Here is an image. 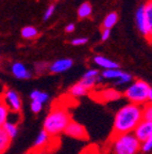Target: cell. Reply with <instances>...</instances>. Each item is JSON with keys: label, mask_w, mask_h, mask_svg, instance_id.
Returning <instances> with one entry per match:
<instances>
[{"label": "cell", "mask_w": 152, "mask_h": 154, "mask_svg": "<svg viewBox=\"0 0 152 154\" xmlns=\"http://www.w3.org/2000/svg\"><path fill=\"white\" fill-rule=\"evenodd\" d=\"M102 79L103 78L101 77V75H98V76H96V77H82L79 82L89 91V90L94 89Z\"/></svg>", "instance_id": "cell-14"}, {"label": "cell", "mask_w": 152, "mask_h": 154, "mask_svg": "<svg viewBox=\"0 0 152 154\" xmlns=\"http://www.w3.org/2000/svg\"><path fill=\"white\" fill-rule=\"evenodd\" d=\"M144 5V20H145L146 35L145 38L151 42L152 35V1L148 0Z\"/></svg>", "instance_id": "cell-9"}, {"label": "cell", "mask_w": 152, "mask_h": 154, "mask_svg": "<svg viewBox=\"0 0 152 154\" xmlns=\"http://www.w3.org/2000/svg\"><path fill=\"white\" fill-rule=\"evenodd\" d=\"M142 116L143 120L152 121V105L151 103H147L142 106Z\"/></svg>", "instance_id": "cell-25"}, {"label": "cell", "mask_w": 152, "mask_h": 154, "mask_svg": "<svg viewBox=\"0 0 152 154\" xmlns=\"http://www.w3.org/2000/svg\"><path fill=\"white\" fill-rule=\"evenodd\" d=\"M12 139L7 135L2 128H0V154H4L5 151L11 146Z\"/></svg>", "instance_id": "cell-17"}, {"label": "cell", "mask_w": 152, "mask_h": 154, "mask_svg": "<svg viewBox=\"0 0 152 154\" xmlns=\"http://www.w3.org/2000/svg\"><path fill=\"white\" fill-rule=\"evenodd\" d=\"M132 82V75L129 74V73L122 72L121 76L119 77L118 79H116L115 85H116V86H122V85L129 84V82Z\"/></svg>", "instance_id": "cell-27"}, {"label": "cell", "mask_w": 152, "mask_h": 154, "mask_svg": "<svg viewBox=\"0 0 152 154\" xmlns=\"http://www.w3.org/2000/svg\"><path fill=\"white\" fill-rule=\"evenodd\" d=\"M110 35H111V29H104L103 28L102 32H101V40H102L103 42L107 41L110 38Z\"/></svg>", "instance_id": "cell-33"}, {"label": "cell", "mask_w": 152, "mask_h": 154, "mask_svg": "<svg viewBox=\"0 0 152 154\" xmlns=\"http://www.w3.org/2000/svg\"><path fill=\"white\" fill-rule=\"evenodd\" d=\"M75 29H76V26H75L74 24H69L66 26V28H65V31L67 32V33H72V32L75 31Z\"/></svg>", "instance_id": "cell-35"}, {"label": "cell", "mask_w": 152, "mask_h": 154, "mask_svg": "<svg viewBox=\"0 0 152 154\" xmlns=\"http://www.w3.org/2000/svg\"><path fill=\"white\" fill-rule=\"evenodd\" d=\"M133 135L140 142L152 138V121L142 120L134 128Z\"/></svg>", "instance_id": "cell-7"}, {"label": "cell", "mask_w": 152, "mask_h": 154, "mask_svg": "<svg viewBox=\"0 0 152 154\" xmlns=\"http://www.w3.org/2000/svg\"><path fill=\"white\" fill-rule=\"evenodd\" d=\"M38 34V30L33 26H26L22 29V36L26 40H32L36 38Z\"/></svg>", "instance_id": "cell-23"}, {"label": "cell", "mask_w": 152, "mask_h": 154, "mask_svg": "<svg viewBox=\"0 0 152 154\" xmlns=\"http://www.w3.org/2000/svg\"><path fill=\"white\" fill-rule=\"evenodd\" d=\"M87 43V38H76L72 41V44L75 46H80V45H84V44Z\"/></svg>", "instance_id": "cell-31"}, {"label": "cell", "mask_w": 152, "mask_h": 154, "mask_svg": "<svg viewBox=\"0 0 152 154\" xmlns=\"http://www.w3.org/2000/svg\"><path fill=\"white\" fill-rule=\"evenodd\" d=\"M135 20H136V26H137L138 30L142 32L144 36L146 35V29H145V20H144V5H140L136 11L135 15Z\"/></svg>", "instance_id": "cell-15"}, {"label": "cell", "mask_w": 152, "mask_h": 154, "mask_svg": "<svg viewBox=\"0 0 152 154\" xmlns=\"http://www.w3.org/2000/svg\"><path fill=\"white\" fill-rule=\"evenodd\" d=\"M94 62L95 64H97L98 66L102 67L104 70H107V69H119V64L115 61L111 60L109 58L104 57V56H96L94 58Z\"/></svg>", "instance_id": "cell-13"}, {"label": "cell", "mask_w": 152, "mask_h": 154, "mask_svg": "<svg viewBox=\"0 0 152 154\" xmlns=\"http://www.w3.org/2000/svg\"><path fill=\"white\" fill-rule=\"evenodd\" d=\"M143 120L142 106L129 103L121 107L115 116L113 123V136L133 133L134 128Z\"/></svg>", "instance_id": "cell-1"}, {"label": "cell", "mask_w": 152, "mask_h": 154, "mask_svg": "<svg viewBox=\"0 0 152 154\" xmlns=\"http://www.w3.org/2000/svg\"><path fill=\"white\" fill-rule=\"evenodd\" d=\"M54 11H55V5H50L49 7L46 9L45 13H44V17H43L44 20H48V19H49L50 17L53 15Z\"/></svg>", "instance_id": "cell-29"}, {"label": "cell", "mask_w": 152, "mask_h": 154, "mask_svg": "<svg viewBox=\"0 0 152 154\" xmlns=\"http://www.w3.org/2000/svg\"><path fill=\"white\" fill-rule=\"evenodd\" d=\"M88 90L86 88H84L80 82H77L74 86L69 89V94L74 97H82V96H85L88 94Z\"/></svg>", "instance_id": "cell-16"}, {"label": "cell", "mask_w": 152, "mask_h": 154, "mask_svg": "<svg viewBox=\"0 0 152 154\" xmlns=\"http://www.w3.org/2000/svg\"><path fill=\"white\" fill-rule=\"evenodd\" d=\"M70 115L62 106H54L51 108L44 121V131L51 137H57L64 133L67 124L70 122Z\"/></svg>", "instance_id": "cell-2"}, {"label": "cell", "mask_w": 152, "mask_h": 154, "mask_svg": "<svg viewBox=\"0 0 152 154\" xmlns=\"http://www.w3.org/2000/svg\"><path fill=\"white\" fill-rule=\"evenodd\" d=\"M98 75H99V71L95 70V69H90V70L86 71L82 77H96Z\"/></svg>", "instance_id": "cell-32"}, {"label": "cell", "mask_w": 152, "mask_h": 154, "mask_svg": "<svg viewBox=\"0 0 152 154\" xmlns=\"http://www.w3.org/2000/svg\"><path fill=\"white\" fill-rule=\"evenodd\" d=\"M30 97H31L32 101H37L39 103L44 104L49 100V94L44 91H40V90H33L30 94Z\"/></svg>", "instance_id": "cell-22"}, {"label": "cell", "mask_w": 152, "mask_h": 154, "mask_svg": "<svg viewBox=\"0 0 152 154\" xmlns=\"http://www.w3.org/2000/svg\"><path fill=\"white\" fill-rule=\"evenodd\" d=\"M0 62H1V58H0Z\"/></svg>", "instance_id": "cell-36"}, {"label": "cell", "mask_w": 152, "mask_h": 154, "mask_svg": "<svg viewBox=\"0 0 152 154\" xmlns=\"http://www.w3.org/2000/svg\"><path fill=\"white\" fill-rule=\"evenodd\" d=\"M113 154H138L140 151V141L133 133L115 135L111 143Z\"/></svg>", "instance_id": "cell-4"}, {"label": "cell", "mask_w": 152, "mask_h": 154, "mask_svg": "<svg viewBox=\"0 0 152 154\" xmlns=\"http://www.w3.org/2000/svg\"><path fill=\"white\" fill-rule=\"evenodd\" d=\"M3 102L5 103L7 107L10 111H14V112H20L22 110V99L19 94L13 89H7L3 94L1 95Z\"/></svg>", "instance_id": "cell-5"}, {"label": "cell", "mask_w": 152, "mask_h": 154, "mask_svg": "<svg viewBox=\"0 0 152 154\" xmlns=\"http://www.w3.org/2000/svg\"><path fill=\"white\" fill-rule=\"evenodd\" d=\"M48 69H49V63L48 62L42 61V62H37L34 64V71H35V73L37 75L45 74V73L48 71Z\"/></svg>", "instance_id": "cell-26"}, {"label": "cell", "mask_w": 152, "mask_h": 154, "mask_svg": "<svg viewBox=\"0 0 152 154\" xmlns=\"http://www.w3.org/2000/svg\"><path fill=\"white\" fill-rule=\"evenodd\" d=\"M124 95L130 103L143 106L147 103H151L152 88L145 80L137 79L127 88Z\"/></svg>", "instance_id": "cell-3"}, {"label": "cell", "mask_w": 152, "mask_h": 154, "mask_svg": "<svg viewBox=\"0 0 152 154\" xmlns=\"http://www.w3.org/2000/svg\"><path fill=\"white\" fill-rule=\"evenodd\" d=\"M2 128L11 139H14L17 136V134H18V125L15 124V123L10 122V121H7L2 125Z\"/></svg>", "instance_id": "cell-18"}, {"label": "cell", "mask_w": 152, "mask_h": 154, "mask_svg": "<svg viewBox=\"0 0 152 154\" xmlns=\"http://www.w3.org/2000/svg\"><path fill=\"white\" fill-rule=\"evenodd\" d=\"M53 137H51L47 132L45 131H42L39 132V134L37 135L35 141H34V148L33 149L37 150H47L48 144H49L50 140L52 139Z\"/></svg>", "instance_id": "cell-12"}, {"label": "cell", "mask_w": 152, "mask_h": 154, "mask_svg": "<svg viewBox=\"0 0 152 154\" xmlns=\"http://www.w3.org/2000/svg\"><path fill=\"white\" fill-rule=\"evenodd\" d=\"M11 71L12 74L14 75L18 79H29L31 78L32 74L31 72L27 69V66L22 62H15L11 66Z\"/></svg>", "instance_id": "cell-11"}, {"label": "cell", "mask_w": 152, "mask_h": 154, "mask_svg": "<svg viewBox=\"0 0 152 154\" xmlns=\"http://www.w3.org/2000/svg\"><path fill=\"white\" fill-rule=\"evenodd\" d=\"M9 112H10L9 108L7 107L5 103L3 102L2 97L0 95V128H2V125L7 122Z\"/></svg>", "instance_id": "cell-24"}, {"label": "cell", "mask_w": 152, "mask_h": 154, "mask_svg": "<svg viewBox=\"0 0 152 154\" xmlns=\"http://www.w3.org/2000/svg\"><path fill=\"white\" fill-rule=\"evenodd\" d=\"M64 133L69 137L76 138V139L85 140L88 138L87 132H86L83 125L79 124L78 122H75L72 120H70V122L67 124L66 128L64 130Z\"/></svg>", "instance_id": "cell-6"}, {"label": "cell", "mask_w": 152, "mask_h": 154, "mask_svg": "<svg viewBox=\"0 0 152 154\" xmlns=\"http://www.w3.org/2000/svg\"><path fill=\"white\" fill-rule=\"evenodd\" d=\"M28 154H50L47 150H37V149H33L29 152Z\"/></svg>", "instance_id": "cell-34"}, {"label": "cell", "mask_w": 152, "mask_h": 154, "mask_svg": "<svg viewBox=\"0 0 152 154\" xmlns=\"http://www.w3.org/2000/svg\"><path fill=\"white\" fill-rule=\"evenodd\" d=\"M30 108H31L32 112L38 113L42 109H43V104L39 103V102H37V101H32L31 105H30Z\"/></svg>", "instance_id": "cell-30"}, {"label": "cell", "mask_w": 152, "mask_h": 154, "mask_svg": "<svg viewBox=\"0 0 152 154\" xmlns=\"http://www.w3.org/2000/svg\"><path fill=\"white\" fill-rule=\"evenodd\" d=\"M92 12H93V8H92L90 3L83 2L78 9V16L81 19L87 18V17H89L92 15Z\"/></svg>", "instance_id": "cell-21"}, {"label": "cell", "mask_w": 152, "mask_h": 154, "mask_svg": "<svg viewBox=\"0 0 152 154\" xmlns=\"http://www.w3.org/2000/svg\"><path fill=\"white\" fill-rule=\"evenodd\" d=\"M97 95L94 99H97L100 102H113L117 101L121 97V93L118 90L114 89V88H109V89L101 90L100 92H97Z\"/></svg>", "instance_id": "cell-10"}, {"label": "cell", "mask_w": 152, "mask_h": 154, "mask_svg": "<svg viewBox=\"0 0 152 154\" xmlns=\"http://www.w3.org/2000/svg\"><path fill=\"white\" fill-rule=\"evenodd\" d=\"M117 22H118V15H117V13L115 12L109 13L105 16V18L103 19L102 26L104 29H111L117 24Z\"/></svg>", "instance_id": "cell-20"}, {"label": "cell", "mask_w": 152, "mask_h": 154, "mask_svg": "<svg viewBox=\"0 0 152 154\" xmlns=\"http://www.w3.org/2000/svg\"><path fill=\"white\" fill-rule=\"evenodd\" d=\"M152 149V138L145 140V141L140 142V151H143L144 153H149Z\"/></svg>", "instance_id": "cell-28"}, {"label": "cell", "mask_w": 152, "mask_h": 154, "mask_svg": "<svg viewBox=\"0 0 152 154\" xmlns=\"http://www.w3.org/2000/svg\"><path fill=\"white\" fill-rule=\"evenodd\" d=\"M74 61L69 58H64V59H57L54 62L49 64V71L50 73H54V74H60V73L66 72L69 69H72Z\"/></svg>", "instance_id": "cell-8"}, {"label": "cell", "mask_w": 152, "mask_h": 154, "mask_svg": "<svg viewBox=\"0 0 152 154\" xmlns=\"http://www.w3.org/2000/svg\"><path fill=\"white\" fill-rule=\"evenodd\" d=\"M121 74H122V71L119 70V69H107V70H103L101 77L103 79L116 80L121 76Z\"/></svg>", "instance_id": "cell-19"}]
</instances>
